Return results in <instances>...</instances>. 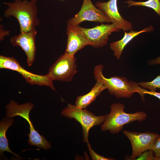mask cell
Returning a JSON list of instances; mask_svg holds the SVG:
<instances>
[{
    "instance_id": "2",
    "label": "cell",
    "mask_w": 160,
    "mask_h": 160,
    "mask_svg": "<svg viewBox=\"0 0 160 160\" xmlns=\"http://www.w3.org/2000/svg\"><path fill=\"white\" fill-rule=\"evenodd\" d=\"M125 107L124 104L120 103L112 104L110 113L105 115V120L101 125L102 130L116 134L121 131L126 124L135 121H143L146 119L147 114L144 112L127 113L124 111Z\"/></svg>"
},
{
    "instance_id": "5",
    "label": "cell",
    "mask_w": 160,
    "mask_h": 160,
    "mask_svg": "<svg viewBox=\"0 0 160 160\" xmlns=\"http://www.w3.org/2000/svg\"><path fill=\"white\" fill-rule=\"evenodd\" d=\"M61 114L70 119H74L80 123L82 128L83 141L87 143L90 129L94 126L102 124L105 118V115L95 116L86 108L81 109L70 104L62 110Z\"/></svg>"
},
{
    "instance_id": "19",
    "label": "cell",
    "mask_w": 160,
    "mask_h": 160,
    "mask_svg": "<svg viewBox=\"0 0 160 160\" xmlns=\"http://www.w3.org/2000/svg\"><path fill=\"white\" fill-rule=\"evenodd\" d=\"M152 150L145 151L140 153L135 160H160V158L154 156Z\"/></svg>"
},
{
    "instance_id": "21",
    "label": "cell",
    "mask_w": 160,
    "mask_h": 160,
    "mask_svg": "<svg viewBox=\"0 0 160 160\" xmlns=\"http://www.w3.org/2000/svg\"><path fill=\"white\" fill-rule=\"evenodd\" d=\"M137 89V93L141 97L143 100H144V95L148 94L153 95L160 100V93L156 92L155 91H148L139 86Z\"/></svg>"
},
{
    "instance_id": "13",
    "label": "cell",
    "mask_w": 160,
    "mask_h": 160,
    "mask_svg": "<svg viewBox=\"0 0 160 160\" xmlns=\"http://www.w3.org/2000/svg\"><path fill=\"white\" fill-rule=\"evenodd\" d=\"M67 39L65 53L74 57L75 54L86 45H89L85 36L77 25H67Z\"/></svg>"
},
{
    "instance_id": "7",
    "label": "cell",
    "mask_w": 160,
    "mask_h": 160,
    "mask_svg": "<svg viewBox=\"0 0 160 160\" xmlns=\"http://www.w3.org/2000/svg\"><path fill=\"white\" fill-rule=\"evenodd\" d=\"M76 59L64 53L49 68L48 74L53 80L70 82L77 72Z\"/></svg>"
},
{
    "instance_id": "4",
    "label": "cell",
    "mask_w": 160,
    "mask_h": 160,
    "mask_svg": "<svg viewBox=\"0 0 160 160\" xmlns=\"http://www.w3.org/2000/svg\"><path fill=\"white\" fill-rule=\"evenodd\" d=\"M102 64L95 66L93 74L96 80L99 81L106 87L108 92L117 98H130L135 92H137V83L129 81L126 77L114 76L109 78L105 77L103 73Z\"/></svg>"
},
{
    "instance_id": "23",
    "label": "cell",
    "mask_w": 160,
    "mask_h": 160,
    "mask_svg": "<svg viewBox=\"0 0 160 160\" xmlns=\"http://www.w3.org/2000/svg\"><path fill=\"white\" fill-rule=\"evenodd\" d=\"M149 63L151 65L160 64V56L156 58L150 60Z\"/></svg>"
},
{
    "instance_id": "6",
    "label": "cell",
    "mask_w": 160,
    "mask_h": 160,
    "mask_svg": "<svg viewBox=\"0 0 160 160\" xmlns=\"http://www.w3.org/2000/svg\"><path fill=\"white\" fill-rule=\"evenodd\" d=\"M0 68L8 69L17 71L29 84L47 86L56 91L53 84V80L48 73L41 75L31 73L23 68L14 57L0 55Z\"/></svg>"
},
{
    "instance_id": "24",
    "label": "cell",
    "mask_w": 160,
    "mask_h": 160,
    "mask_svg": "<svg viewBox=\"0 0 160 160\" xmlns=\"http://www.w3.org/2000/svg\"></svg>"
},
{
    "instance_id": "10",
    "label": "cell",
    "mask_w": 160,
    "mask_h": 160,
    "mask_svg": "<svg viewBox=\"0 0 160 160\" xmlns=\"http://www.w3.org/2000/svg\"><path fill=\"white\" fill-rule=\"evenodd\" d=\"M83 0L80 11L74 17L67 21V25H79L85 21L112 23L111 20L102 10L93 5L91 0Z\"/></svg>"
},
{
    "instance_id": "9",
    "label": "cell",
    "mask_w": 160,
    "mask_h": 160,
    "mask_svg": "<svg viewBox=\"0 0 160 160\" xmlns=\"http://www.w3.org/2000/svg\"><path fill=\"white\" fill-rule=\"evenodd\" d=\"M123 133L131 143L132 152L129 158L130 160H135L141 153L152 150L156 140L159 135L155 132H139L125 130Z\"/></svg>"
},
{
    "instance_id": "17",
    "label": "cell",
    "mask_w": 160,
    "mask_h": 160,
    "mask_svg": "<svg viewBox=\"0 0 160 160\" xmlns=\"http://www.w3.org/2000/svg\"><path fill=\"white\" fill-rule=\"evenodd\" d=\"M124 3L130 7L132 6L146 7L153 9L160 16V0H148L145 1H136L132 0L126 1Z\"/></svg>"
},
{
    "instance_id": "3",
    "label": "cell",
    "mask_w": 160,
    "mask_h": 160,
    "mask_svg": "<svg viewBox=\"0 0 160 160\" xmlns=\"http://www.w3.org/2000/svg\"><path fill=\"white\" fill-rule=\"evenodd\" d=\"M34 107L31 103L28 102L21 105L11 100L9 103L6 105V117L10 118L19 116L26 120L30 126V133L28 134L29 139L28 143L31 146H36L45 150L50 149L51 144L43 136L41 135L36 130L29 116L30 111Z\"/></svg>"
},
{
    "instance_id": "20",
    "label": "cell",
    "mask_w": 160,
    "mask_h": 160,
    "mask_svg": "<svg viewBox=\"0 0 160 160\" xmlns=\"http://www.w3.org/2000/svg\"><path fill=\"white\" fill-rule=\"evenodd\" d=\"M88 150L92 160H113V159L107 158L100 155L96 153L91 148L89 143H87Z\"/></svg>"
},
{
    "instance_id": "8",
    "label": "cell",
    "mask_w": 160,
    "mask_h": 160,
    "mask_svg": "<svg viewBox=\"0 0 160 160\" xmlns=\"http://www.w3.org/2000/svg\"><path fill=\"white\" fill-rule=\"evenodd\" d=\"M89 42V45L97 48L102 47L108 43L109 35L113 32L120 31L121 29L116 24L102 23L93 28H87L78 25Z\"/></svg>"
},
{
    "instance_id": "16",
    "label": "cell",
    "mask_w": 160,
    "mask_h": 160,
    "mask_svg": "<svg viewBox=\"0 0 160 160\" xmlns=\"http://www.w3.org/2000/svg\"><path fill=\"white\" fill-rule=\"evenodd\" d=\"M14 119L12 118L3 119L0 123V153L4 157L3 153L5 151L9 152L16 157L22 158L19 155L13 152L9 146L8 140L6 136V132L9 128L13 124Z\"/></svg>"
},
{
    "instance_id": "14",
    "label": "cell",
    "mask_w": 160,
    "mask_h": 160,
    "mask_svg": "<svg viewBox=\"0 0 160 160\" xmlns=\"http://www.w3.org/2000/svg\"><path fill=\"white\" fill-rule=\"evenodd\" d=\"M153 30V27L151 25L139 31L132 30L128 32L124 31V35L122 38L119 40L111 43L110 48L113 52L114 55L116 59L119 60L124 48L133 38L142 33L151 32Z\"/></svg>"
},
{
    "instance_id": "15",
    "label": "cell",
    "mask_w": 160,
    "mask_h": 160,
    "mask_svg": "<svg viewBox=\"0 0 160 160\" xmlns=\"http://www.w3.org/2000/svg\"><path fill=\"white\" fill-rule=\"evenodd\" d=\"M96 83L91 90L84 95L77 97L75 101V105L78 108L85 109L95 101L104 90L107 89L106 86L99 81Z\"/></svg>"
},
{
    "instance_id": "1",
    "label": "cell",
    "mask_w": 160,
    "mask_h": 160,
    "mask_svg": "<svg viewBox=\"0 0 160 160\" xmlns=\"http://www.w3.org/2000/svg\"><path fill=\"white\" fill-rule=\"evenodd\" d=\"M37 0H15L12 3L3 2L8 8L5 11V17H15L20 25V32H27L36 29L39 23L37 17Z\"/></svg>"
},
{
    "instance_id": "18",
    "label": "cell",
    "mask_w": 160,
    "mask_h": 160,
    "mask_svg": "<svg viewBox=\"0 0 160 160\" xmlns=\"http://www.w3.org/2000/svg\"><path fill=\"white\" fill-rule=\"evenodd\" d=\"M141 87L151 91H155L157 89H160V75L153 80L149 82H141L137 83Z\"/></svg>"
},
{
    "instance_id": "11",
    "label": "cell",
    "mask_w": 160,
    "mask_h": 160,
    "mask_svg": "<svg viewBox=\"0 0 160 160\" xmlns=\"http://www.w3.org/2000/svg\"><path fill=\"white\" fill-rule=\"evenodd\" d=\"M37 32L36 29L27 32H20L12 37L10 39L11 44L19 46L25 53L28 66L32 65L35 60L36 48L35 38Z\"/></svg>"
},
{
    "instance_id": "22",
    "label": "cell",
    "mask_w": 160,
    "mask_h": 160,
    "mask_svg": "<svg viewBox=\"0 0 160 160\" xmlns=\"http://www.w3.org/2000/svg\"><path fill=\"white\" fill-rule=\"evenodd\" d=\"M152 150L155 156L160 158V135L156 140Z\"/></svg>"
},
{
    "instance_id": "12",
    "label": "cell",
    "mask_w": 160,
    "mask_h": 160,
    "mask_svg": "<svg viewBox=\"0 0 160 160\" xmlns=\"http://www.w3.org/2000/svg\"><path fill=\"white\" fill-rule=\"evenodd\" d=\"M117 0H109L107 2L97 1L95 6L102 10L114 23L124 31L132 30L131 23L124 19L120 14L117 6Z\"/></svg>"
}]
</instances>
